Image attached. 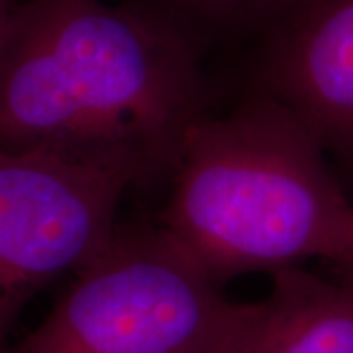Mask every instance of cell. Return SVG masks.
Instances as JSON below:
<instances>
[{"instance_id": "cell-9", "label": "cell", "mask_w": 353, "mask_h": 353, "mask_svg": "<svg viewBox=\"0 0 353 353\" xmlns=\"http://www.w3.org/2000/svg\"><path fill=\"white\" fill-rule=\"evenodd\" d=\"M343 267H345V271H347V283H352L353 285V255H352V259L343 265Z\"/></svg>"}, {"instance_id": "cell-2", "label": "cell", "mask_w": 353, "mask_h": 353, "mask_svg": "<svg viewBox=\"0 0 353 353\" xmlns=\"http://www.w3.org/2000/svg\"><path fill=\"white\" fill-rule=\"evenodd\" d=\"M169 175L159 228L216 285L306 259H352L353 204L322 141L269 94L196 118Z\"/></svg>"}, {"instance_id": "cell-7", "label": "cell", "mask_w": 353, "mask_h": 353, "mask_svg": "<svg viewBox=\"0 0 353 353\" xmlns=\"http://www.w3.org/2000/svg\"><path fill=\"white\" fill-rule=\"evenodd\" d=\"M161 14L201 48L208 39L261 34L301 0H128Z\"/></svg>"}, {"instance_id": "cell-6", "label": "cell", "mask_w": 353, "mask_h": 353, "mask_svg": "<svg viewBox=\"0 0 353 353\" xmlns=\"http://www.w3.org/2000/svg\"><path fill=\"white\" fill-rule=\"evenodd\" d=\"M230 353H353V285L299 267L273 273V289L253 303Z\"/></svg>"}, {"instance_id": "cell-4", "label": "cell", "mask_w": 353, "mask_h": 353, "mask_svg": "<svg viewBox=\"0 0 353 353\" xmlns=\"http://www.w3.org/2000/svg\"><path fill=\"white\" fill-rule=\"evenodd\" d=\"M138 183L102 157L0 145V353L34 294L110 243L120 202Z\"/></svg>"}, {"instance_id": "cell-5", "label": "cell", "mask_w": 353, "mask_h": 353, "mask_svg": "<svg viewBox=\"0 0 353 353\" xmlns=\"http://www.w3.org/2000/svg\"><path fill=\"white\" fill-rule=\"evenodd\" d=\"M261 39L259 92L296 114L324 150L353 155V0H301Z\"/></svg>"}, {"instance_id": "cell-3", "label": "cell", "mask_w": 353, "mask_h": 353, "mask_svg": "<svg viewBox=\"0 0 353 353\" xmlns=\"http://www.w3.org/2000/svg\"><path fill=\"white\" fill-rule=\"evenodd\" d=\"M253 303H232L161 228H120L51 312L4 353H230Z\"/></svg>"}, {"instance_id": "cell-8", "label": "cell", "mask_w": 353, "mask_h": 353, "mask_svg": "<svg viewBox=\"0 0 353 353\" xmlns=\"http://www.w3.org/2000/svg\"><path fill=\"white\" fill-rule=\"evenodd\" d=\"M12 0H0V39L4 36V30L8 26V20H10V14H12Z\"/></svg>"}, {"instance_id": "cell-1", "label": "cell", "mask_w": 353, "mask_h": 353, "mask_svg": "<svg viewBox=\"0 0 353 353\" xmlns=\"http://www.w3.org/2000/svg\"><path fill=\"white\" fill-rule=\"evenodd\" d=\"M202 48L124 0H26L0 39V145L51 148L167 175L206 112Z\"/></svg>"}]
</instances>
